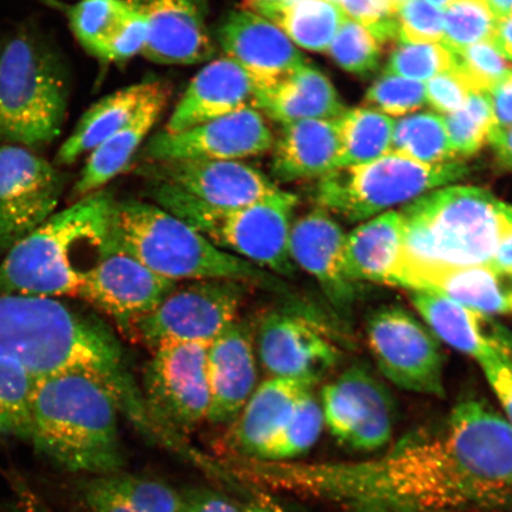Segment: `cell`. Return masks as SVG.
<instances>
[{
	"mask_svg": "<svg viewBox=\"0 0 512 512\" xmlns=\"http://www.w3.org/2000/svg\"><path fill=\"white\" fill-rule=\"evenodd\" d=\"M176 286L175 281L159 277L125 252L115 239L86 275L79 297L130 330Z\"/></svg>",
	"mask_w": 512,
	"mask_h": 512,
	"instance_id": "17",
	"label": "cell"
},
{
	"mask_svg": "<svg viewBox=\"0 0 512 512\" xmlns=\"http://www.w3.org/2000/svg\"><path fill=\"white\" fill-rule=\"evenodd\" d=\"M207 381V420L232 425L258 387L254 338L246 323L236 320L208 345Z\"/></svg>",
	"mask_w": 512,
	"mask_h": 512,
	"instance_id": "21",
	"label": "cell"
},
{
	"mask_svg": "<svg viewBox=\"0 0 512 512\" xmlns=\"http://www.w3.org/2000/svg\"><path fill=\"white\" fill-rule=\"evenodd\" d=\"M492 43L504 59L512 60V14L498 18Z\"/></svg>",
	"mask_w": 512,
	"mask_h": 512,
	"instance_id": "57",
	"label": "cell"
},
{
	"mask_svg": "<svg viewBox=\"0 0 512 512\" xmlns=\"http://www.w3.org/2000/svg\"><path fill=\"white\" fill-rule=\"evenodd\" d=\"M256 100L258 93L238 64L227 57L210 61L185 89L164 131H183L248 108L258 110Z\"/></svg>",
	"mask_w": 512,
	"mask_h": 512,
	"instance_id": "23",
	"label": "cell"
},
{
	"mask_svg": "<svg viewBox=\"0 0 512 512\" xmlns=\"http://www.w3.org/2000/svg\"><path fill=\"white\" fill-rule=\"evenodd\" d=\"M38 379L22 364L0 358V435L29 440Z\"/></svg>",
	"mask_w": 512,
	"mask_h": 512,
	"instance_id": "35",
	"label": "cell"
},
{
	"mask_svg": "<svg viewBox=\"0 0 512 512\" xmlns=\"http://www.w3.org/2000/svg\"><path fill=\"white\" fill-rule=\"evenodd\" d=\"M149 29L143 55L166 66L209 61L215 54L207 0H126Z\"/></svg>",
	"mask_w": 512,
	"mask_h": 512,
	"instance_id": "20",
	"label": "cell"
},
{
	"mask_svg": "<svg viewBox=\"0 0 512 512\" xmlns=\"http://www.w3.org/2000/svg\"><path fill=\"white\" fill-rule=\"evenodd\" d=\"M317 383L309 380L271 377L256 387L233 422L226 438V456L258 458L290 419L294 408Z\"/></svg>",
	"mask_w": 512,
	"mask_h": 512,
	"instance_id": "25",
	"label": "cell"
},
{
	"mask_svg": "<svg viewBox=\"0 0 512 512\" xmlns=\"http://www.w3.org/2000/svg\"><path fill=\"white\" fill-rule=\"evenodd\" d=\"M149 29L142 15L130 5L124 21L114 32L105 51L106 62H124L144 53Z\"/></svg>",
	"mask_w": 512,
	"mask_h": 512,
	"instance_id": "47",
	"label": "cell"
},
{
	"mask_svg": "<svg viewBox=\"0 0 512 512\" xmlns=\"http://www.w3.org/2000/svg\"><path fill=\"white\" fill-rule=\"evenodd\" d=\"M256 108L283 126L338 119L347 111L328 76L307 62L268 91L259 93Z\"/></svg>",
	"mask_w": 512,
	"mask_h": 512,
	"instance_id": "29",
	"label": "cell"
},
{
	"mask_svg": "<svg viewBox=\"0 0 512 512\" xmlns=\"http://www.w3.org/2000/svg\"><path fill=\"white\" fill-rule=\"evenodd\" d=\"M462 162L422 164L389 153L374 162L347 166L319 178L315 198L328 213L350 223L368 221L463 179Z\"/></svg>",
	"mask_w": 512,
	"mask_h": 512,
	"instance_id": "9",
	"label": "cell"
},
{
	"mask_svg": "<svg viewBox=\"0 0 512 512\" xmlns=\"http://www.w3.org/2000/svg\"><path fill=\"white\" fill-rule=\"evenodd\" d=\"M453 64V54L441 43H402L390 55L386 73L425 82L448 72Z\"/></svg>",
	"mask_w": 512,
	"mask_h": 512,
	"instance_id": "41",
	"label": "cell"
},
{
	"mask_svg": "<svg viewBox=\"0 0 512 512\" xmlns=\"http://www.w3.org/2000/svg\"><path fill=\"white\" fill-rule=\"evenodd\" d=\"M491 268L499 277L512 280V233L507 236L496 249L489 261Z\"/></svg>",
	"mask_w": 512,
	"mask_h": 512,
	"instance_id": "55",
	"label": "cell"
},
{
	"mask_svg": "<svg viewBox=\"0 0 512 512\" xmlns=\"http://www.w3.org/2000/svg\"><path fill=\"white\" fill-rule=\"evenodd\" d=\"M390 153L422 164L451 163L457 158L448 138L444 117L416 113L395 121Z\"/></svg>",
	"mask_w": 512,
	"mask_h": 512,
	"instance_id": "34",
	"label": "cell"
},
{
	"mask_svg": "<svg viewBox=\"0 0 512 512\" xmlns=\"http://www.w3.org/2000/svg\"><path fill=\"white\" fill-rule=\"evenodd\" d=\"M444 121L457 157L475 155L489 139L495 126L488 93H471L458 111L445 115Z\"/></svg>",
	"mask_w": 512,
	"mask_h": 512,
	"instance_id": "39",
	"label": "cell"
},
{
	"mask_svg": "<svg viewBox=\"0 0 512 512\" xmlns=\"http://www.w3.org/2000/svg\"><path fill=\"white\" fill-rule=\"evenodd\" d=\"M497 128L512 127V69L488 93Z\"/></svg>",
	"mask_w": 512,
	"mask_h": 512,
	"instance_id": "53",
	"label": "cell"
},
{
	"mask_svg": "<svg viewBox=\"0 0 512 512\" xmlns=\"http://www.w3.org/2000/svg\"><path fill=\"white\" fill-rule=\"evenodd\" d=\"M366 335L387 380L407 392L444 398V352L426 324L402 307L384 306L369 317Z\"/></svg>",
	"mask_w": 512,
	"mask_h": 512,
	"instance_id": "12",
	"label": "cell"
},
{
	"mask_svg": "<svg viewBox=\"0 0 512 512\" xmlns=\"http://www.w3.org/2000/svg\"><path fill=\"white\" fill-rule=\"evenodd\" d=\"M67 96L59 64L35 38L17 35L0 49V143L32 151L53 143Z\"/></svg>",
	"mask_w": 512,
	"mask_h": 512,
	"instance_id": "8",
	"label": "cell"
},
{
	"mask_svg": "<svg viewBox=\"0 0 512 512\" xmlns=\"http://www.w3.org/2000/svg\"><path fill=\"white\" fill-rule=\"evenodd\" d=\"M497 21L486 0H453L444 11L441 44L457 54L473 44L492 42Z\"/></svg>",
	"mask_w": 512,
	"mask_h": 512,
	"instance_id": "38",
	"label": "cell"
},
{
	"mask_svg": "<svg viewBox=\"0 0 512 512\" xmlns=\"http://www.w3.org/2000/svg\"><path fill=\"white\" fill-rule=\"evenodd\" d=\"M159 85L158 82L137 83L96 102L82 115L72 134L61 145L56 164L70 165L89 155L124 127Z\"/></svg>",
	"mask_w": 512,
	"mask_h": 512,
	"instance_id": "31",
	"label": "cell"
},
{
	"mask_svg": "<svg viewBox=\"0 0 512 512\" xmlns=\"http://www.w3.org/2000/svg\"><path fill=\"white\" fill-rule=\"evenodd\" d=\"M453 57V68L469 83L472 92L489 93L512 69L492 42L473 44Z\"/></svg>",
	"mask_w": 512,
	"mask_h": 512,
	"instance_id": "42",
	"label": "cell"
},
{
	"mask_svg": "<svg viewBox=\"0 0 512 512\" xmlns=\"http://www.w3.org/2000/svg\"><path fill=\"white\" fill-rule=\"evenodd\" d=\"M324 425L351 450L373 452L389 443L395 420L392 395L362 367H352L323 389Z\"/></svg>",
	"mask_w": 512,
	"mask_h": 512,
	"instance_id": "14",
	"label": "cell"
},
{
	"mask_svg": "<svg viewBox=\"0 0 512 512\" xmlns=\"http://www.w3.org/2000/svg\"><path fill=\"white\" fill-rule=\"evenodd\" d=\"M402 43H441L444 37V11L426 0H407L398 11Z\"/></svg>",
	"mask_w": 512,
	"mask_h": 512,
	"instance_id": "45",
	"label": "cell"
},
{
	"mask_svg": "<svg viewBox=\"0 0 512 512\" xmlns=\"http://www.w3.org/2000/svg\"><path fill=\"white\" fill-rule=\"evenodd\" d=\"M64 176L27 147L0 145V254L55 214Z\"/></svg>",
	"mask_w": 512,
	"mask_h": 512,
	"instance_id": "13",
	"label": "cell"
},
{
	"mask_svg": "<svg viewBox=\"0 0 512 512\" xmlns=\"http://www.w3.org/2000/svg\"><path fill=\"white\" fill-rule=\"evenodd\" d=\"M106 478L136 512L181 511V494L158 480L127 475L124 471Z\"/></svg>",
	"mask_w": 512,
	"mask_h": 512,
	"instance_id": "43",
	"label": "cell"
},
{
	"mask_svg": "<svg viewBox=\"0 0 512 512\" xmlns=\"http://www.w3.org/2000/svg\"><path fill=\"white\" fill-rule=\"evenodd\" d=\"M488 142L494 147L499 164L512 171V127L492 128Z\"/></svg>",
	"mask_w": 512,
	"mask_h": 512,
	"instance_id": "54",
	"label": "cell"
},
{
	"mask_svg": "<svg viewBox=\"0 0 512 512\" xmlns=\"http://www.w3.org/2000/svg\"><path fill=\"white\" fill-rule=\"evenodd\" d=\"M330 2H334V3L338 4L339 0H330Z\"/></svg>",
	"mask_w": 512,
	"mask_h": 512,
	"instance_id": "63",
	"label": "cell"
},
{
	"mask_svg": "<svg viewBox=\"0 0 512 512\" xmlns=\"http://www.w3.org/2000/svg\"><path fill=\"white\" fill-rule=\"evenodd\" d=\"M426 2L435 6V8H438L439 10L445 11L447 6L450 5L453 0H426Z\"/></svg>",
	"mask_w": 512,
	"mask_h": 512,
	"instance_id": "60",
	"label": "cell"
},
{
	"mask_svg": "<svg viewBox=\"0 0 512 512\" xmlns=\"http://www.w3.org/2000/svg\"><path fill=\"white\" fill-rule=\"evenodd\" d=\"M115 203L99 190L49 217L0 262V294L79 297L86 275L115 240Z\"/></svg>",
	"mask_w": 512,
	"mask_h": 512,
	"instance_id": "4",
	"label": "cell"
},
{
	"mask_svg": "<svg viewBox=\"0 0 512 512\" xmlns=\"http://www.w3.org/2000/svg\"><path fill=\"white\" fill-rule=\"evenodd\" d=\"M366 100L383 114L412 113L427 104L426 83L386 73L369 88Z\"/></svg>",
	"mask_w": 512,
	"mask_h": 512,
	"instance_id": "44",
	"label": "cell"
},
{
	"mask_svg": "<svg viewBox=\"0 0 512 512\" xmlns=\"http://www.w3.org/2000/svg\"><path fill=\"white\" fill-rule=\"evenodd\" d=\"M324 427L322 406L312 390L299 400L290 419L259 454L268 462H293L317 443Z\"/></svg>",
	"mask_w": 512,
	"mask_h": 512,
	"instance_id": "36",
	"label": "cell"
},
{
	"mask_svg": "<svg viewBox=\"0 0 512 512\" xmlns=\"http://www.w3.org/2000/svg\"><path fill=\"white\" fill-rule=\"evenodd\" d=\"M274 138L254 108L178 132L162 131L145 146L147 163L171 160H242L271 151Z\"/></svg>",
	"mask_w": 512,
	"mask_h": 512,
	"instance_id": "16",
	"label": "cell"
},
{
	"mask_svg": "<svg viewBox=\"0 0 512 512\" xmlns=\"http://www.w3.org/2000/svg\"><path fill=\"white\" fill-rule=\"evenodd\" d=\"M497 18L512 14V0H486Z\"/></svg>",
	"mask_w": 512,
	"mask_h": 512,
	"instance_id": "58",
	"label": "cell"
},
{
	"mask_svg": "<svg viewBox=\"0 0 512 512\" xmlns=\"http://www.w3.org/2000/svg\"><path fill=\"white\" fill-rule=\"evenodd\" d=\"M348 18L366 28L377 42L398 40V9L390 0H339Z\"/></svg>",
	"mask_w": 512,
	"mask_h": 512,
	"instance_id": "46",
	"label": "cell"
},
{
	"mask_svg": "<svg viewBox=\"0 0 512 512\" xmlns=\"http://www.w3.org/2000/svg\"><path fill=\"white\" fill-rule=\"evenodd\" d=\"M118 245L159 277L175 281L234 280L271 292H284L277 275L214 245L187 222L156 203H115Z\"/></svg>",
	"mask_w": 512,
	"mask_h": 512,
	"instance_id": "6",
	"label": "cell"
},
{
	"mask_svg": "<svg viewBox=\"0 0 512 512\" xmlns=\"http://www.w3.org/2000/svg\"><path fill=\"white\" fill-rule=\"evenodd\" d=\"M347 234L328 211L318 208L292 223L290 254L294 266L317 280L326 296L338 306H348L358 286L345 271Z\"/></svg>",
	"mask_w": 512,
	"mask_h": 512,
	"instance_id": "22",
	"label": "cell"
},
{
	"mask_svg": "<svg viewBox=\"0 0 512 512\" xmlns=\"http://www.w3.org/2000/svg\"><path fill=\"white\" fill-rule=\"evenodd\" d=\"M328 53L351 74L369 76L380 66V43L361 24L347 18L332 40Z\"/></svg>",
	"mask_w": 512,
	"mask_h": 512,
	"instance_id": "40",
	"label": "cell"
},
{
	"mask_svg": "<svg viewBox=\"0 0 512 512\" xmlns=\"http://www.w3.org/2000/svg\"><path fill=\"white\" fill-rule=\"evenodd\" d=\"M253 494L242 507V512H291L284 504L265 491L252 490Z\"/></svg>",
	"mask_w": 512,
	"mask_h": 512,
	"instance_id": "56",
	"label": "cell"
},
{
	"mask_svg": "<svg viewBox=\"0 0 512 512\" xmlns=\"http://www.w3.org/2000/svg\"><path fill=\"white\" fill-rule=\"evenodd\" d=\"M0 358L38 377L92 375L118 392L131 382L112 332L59 299L0 294Z\"/></svg>",
	"mask_w": 512,
	"mask_h": 512,
	"instance_id": "2",
	"label": "cell"
},
{
	"mask_svg": "<svg viewBox=\"0 0 512 512\" xmlns=\"http://www.w3.org/2000/svg\"><path fill=\"white\" fill-rule=\"evenodd\" d=\"M400 214L402 266H488L499 243L512 233V204L467 185L427 192Z\"/></svg>",
	"mask_w": 512,
	"mask_h": 512,
	"instance_id": "5",
	"label": "cell"
},
{
	"mask_svg": "<svg viewBox=\"0 0 512 512\" xmlns=\"http://www.w3.org/2000/svg\"><path fill=\"white\" fill-rule=\"evenodd\" d=\"M169 91L160 83L133 118L112 137L89 153L74 187L76 197L104 189L123 172L143 145L168 105Z\"/></svg>",
	"mask_w": 512,
	"mask_h": 512,
	"instance_id": "30",
	"label": "cell"
},
{
	"mask_svg": "<svg viewBox=\"0 0 512 512\" xmlns=\"http://www.w3.org/2000/svg\"><path fill=\"white\" fill-rule=\"evenodd\" d=\"M157 206L190 224L215 246L274 275L294 272L290 234L298 197L277 194L238 208H215L174 190L151 185Z\"/></svg>",
	"mask_w": 512,
	"mask_h": 512,
	"instance_id": "7",
	"label": "cell"
},
{
	"mask_svg": "<svg viewBox=\"0 0 512 512\" xmlns=\"http://www.w3.org/2000/svg\"><path fill=\"white\" fill-rule=\"evenodd\" d=\"M8 494L0 498V512H60L15 470L4 473Z\"/></svg>",
	"mask_w": 512,
	"mask_h": 512,
	"instance_id": "50",
	"label": "cell"
},
{
	"mask_svg": "<svg viewBox=\"0 0 512 512\" xmlns=\"http://www.w3.org/2000/svg\"><path fill=\"white\" fill-rule=\"evenodd\" d=\"M128 10L130 4L126 0H80L70 6L67 15L76 40L102 60Z\"/></svg>",
	"mask_w": 512,
	"mask_h": 512,
	"instance_id": "37",
	"label": "cell"
},
{
	"mask_svg": "<svg viewBox=\"0 0 512 512\" xmlns=\"http://www.w3.org/2000/svg\"><path fill=\"white\" fill-rule=\"evenodd\" d=\"M217 41L224 57L238 64L258 94L306 63L285 32L256 11L232 12L217 30Z\"/></svg>",
	"mask_w": 512,
	"mask_h": 512,
	"instance_id": "18",
	"label": "cell"
},
{
	"mask_svg": "<svg viewBox=\"0 0 512 512\" xmlns=\"http://www.w3.org/2000/svg\"><path fill=\"white\" fill-rule=\"evenodd\" d=\"M416 312L439 341L480 363L505 355L512 358V338L485 316L432 292L408 291Z\"/></svg>",
	"mask_w": 512,
	"mask_h": 512,
	"instance_id": "24",
	"label": "cell"
},
{
	"mask_svg": "<svg viewBox=\"0 0 512 512\" xmlns=\"http://www.w3.org/2000/svg\"><path fill=\"white\" fill-rule=\"evenodd\" d=\"M396 286L439 294L485 316L510 313L509 290L486 265H403Z\"/></svg>",
	"mask_w": 512,
	"mask_h": 512,
	"instance_id": "26",
	"label": "cell"
},
{
	"mask_svg": "<svg viewBox=\"0 0 512 512\" xmlns=\"http://www.w3.org/2000/svg\"><path fill=\"white\" fill-rule=\"evenodd\" d=\"M510 313H512V288L509 290Z\"/></svg>",
	"mask_w": 512,
	"mask_h": 512,
	"instance_id": "62",
	"label": "cell"
},
{
	"mask_svg": "<svg viewBox=\"0 0 512 512\" xmlns=\"http://www.w3.org/2000/svg\"><path fill=\"white\" fill-rule=\"evenodd\" d=\"M272 149L271 171L277 181L322 178L341 168L338 119L284 125Z\"/></svg>",
	"mask_w": 512,
	"mask_h": 512,
	"instance_id": "27",
	"label": "cell"
},
{
	"mask_svg": "<svg viewBox=\"0 0 512 512\" xmlns=\"http://www.w3.org/2000/svg\"><path fill=\"white\" fill-rule=\"evenodd\" d=\"M249 287L234 280L187 281L128 331L151 350L168 344L209 345L238 320Z\"/></svg>",
	"mask_w": 512,
	"mask_h": 512,
	"instance_id": "10",
	"label": "cell"
},
{
	"mask_svg": "<svg viewBox=\"0 0 512 512\" xmlns=\"http://www.w3.org/2000/svg\"><path fill=\"white\" fill-rule=\"evenodd\" d=\"M471 93L469 83L454 68L426 83L427 104L441 114L458 111Z\"/></svg>",
	"mask_w": 512,
	"mask_h": 512,
	"instance_id": "48",
	"label": "cell"
},
{
	"mask_svg": "<svg viewBox=\"0 0 512 512\" xmlns=\"http://www.w3.org/2000/svg\"><path fill=\"white\" fill-rule=\"evenodd\" d=\"M253 8H264V6L278 5L287 2V0H251Z\"/></svg>",
	"mask_w": 512,
	"mask_h": 512,
	"instance_id": "59",
	"label": "cell"
},
{
	"mask_svg": "<svg viewBox=\"0 0 512 512\" xmlns=\"http://www.w3.org/2000/svg\"><path fill=\"white\" fill-rule=\"evenodd\" d=\"M395 121L374 108H355L338 118L341 168L374 162L392 150ZM339 168V169H341Z\"/></svg>",
	"mask_w": 512,
	"mask_h": 512,
	"instance_id": "33",
	"label": "cell"
},
{
	"mask_svg": "<svg viewBox=\"0 0 512 512\" xmlns=\"http://www.w3.org/2000/svg\"><path fill=\"white\" fill-rule=\"evenodd\" d=\"M405 259L400 211H386L356 227L345 240V271L352 283L396 286Z\"/></svg>",
	"mask_w": 512,
	"mask_h": 512,
	"instance_id": "28",
	"label": "cell"
},
{
	"mask_svg": "<svg viewBox=\"0 0 512 512\" xmlns=\"http://www.w3.org/2000/svg\"><path fill=\"white\" fill-rule=\"evenodd\" d=\"M207 349L198 343L163 345L152 350L144 375L147 411L160 430L192 453L200 451L182 434L208 418Z\"/></svg>",
	"mask_w": 512,
	"mask_h": 512,
	"instance_id": "11",
	"label": "cell"
},
{
	"mask_svg": "<svg viewBox=\"0 0 512 512\" xmlns=\"http://www.w3.org/2000/svg\"><path fill=\"white\" fill-rule=\"evenodd\" d=\"M75 492L89 512H136L108 483L106 476L81 477Z\"/></svg>",
	"mask_w": 512,
	"mask_h": 512,
	"instance_id": "49",
	"label": "cell"
},
{
	"mask_svg": "<svg viewBox=\"0 0 512 512\" xmlns=\"http://www.w3.org/2000/svg\"><path fill=\"white\" fill-rule=\"evenodd\" d=\"M390 2H392V4L395 6V8L398 9V11H399L400 6L403 3L407 2V0H390Z\"/></svg>",
	"mask_w": 512,
	"mask_h": 512,
	"instance_id": "61",
	"label": "cell"
},
{
	"mask_svg": "<svg viewBox=\"0 0 512 512\" xmlns=\"http://www.w3.org/2000/svg\"><path fill=\"white\" fill-rule=\"evenodd\" d=\"M179 512H242V508L219 491L190 488L181 494Z\"/></svg>",
	"mask_w": 512,
	"mask_h": 512,
	"instance_id": "52",
	"label": "cell"
},
{
	"mask_svg": "<svg viewBox=\"0 0 512 512\" xmlns=\"http://www.w3.org/2000/svg\"><path fill=\"white\" fill-rule=\"evenodd\" d=\"M139 171L151 185L215 208L248 206L280 190L273 179L241 160L152 162Z\"/></svg>",
	"mask_w": 512,
	"mask_h": 512,
	"instance_id": "15",
	"label": "cell"
},
{
	"mask_svg": "<svg viewBox=\"0 0 512 512\" xmlns=\"http://www.w3.org/2000/svg\"><path fill=\"white\" fill-rule=\"evenodd\" d=\"M243 488L315 498L342 512H512V427L467 399L438 430L358 462H268L226 456Z\"/></svg>",
	"mask_w": 512,
	"mask_h": 512,
	"instance_id": "1",
	"label": "cell"
},
{
	"mask_svg": "<svg viewBox=\"0 0 512 512\" xmlns=\"http://www.w3.org/2000/svg\"><path fill=\"white\" fill-rule=\"evenodd\" d=\"M261 366L271 377L317 383L339 360V351L317 325L286 311L261 320L256 335Z\"/></svg>",
	"mask_w": 512,
	"mask_h": 512,
	"instance_id": "19",
	"label": "cell"
},
{
	"mask_svg": "<svg viewBox=\"0 0 512 512\" xmlns=\"http://www.w3.org/2000/svg\"><path fill=\"white\" fill-rule=\"evenodd\" d=\"M285 32L294 46L325 53L348 17L330 0H296L255 8Z\"/></svg>",
	"mask_w": 512,
	"mask_h": 512,
	"instance_id": "32",
	"label": "cell"
},
{
	"mask_svg": "<svg viewBox=\"0 0 512 512\" xmlns=\"http://www.w3.org/2000/svg\"><path fill=\"white\" fill-rule=\"evenodd\" d=\"M120 413L117 394L98 377L82 373L40 377L29 440L64 471L82 477L115 475L126 466Z\"/></svg>",
	"mask_w": 512,
	"mask_h": 512,
	"instance_id": "3",
	"label": "cell"
},
{
	"mask_svg": "<svg viewBox=\"0 0 512 512\" xmlns=\"http://www.w3.org/2000/svg\"><path fill=\"white\" fill-rule=\"evenodd\" d=\"M486 380L504 411V418L512 427V358L497 355L480 362Z\"/></svg>",
	"mask_w": 512,
	"mask_h": 512,
	"instance_id": "51",
	"label": "cell"
}]
</instances>
